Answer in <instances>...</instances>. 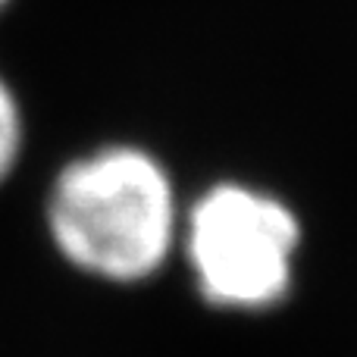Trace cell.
<instances>
[{"mask_svg": "<svg viewBox=\"0 0 357 357\" xmlns=\"http://www.w3.org/2000/svg\"><path fill=\"white\" fill-rule=\"evenodd\" d=\"M44 220L73 270L116 285L148 282L176 245L173 178L148 151L110 144L60 169Z\"/></svg>", "mask_w": 357, "mask_h": 357, "instance_id": "cell-1", "label": "cell"}, {"mask_svg": "<svg viewBox=\"0 0 357 357\" xmlns=\"http://www.w3.org/2000/svg\"><path fill=\"white\" fill-rule=\"evenodd\" d=\"M301 226L282 201L235 182L213 185L185 222V254L201 298L226 310H264L291 285Z\"/></svg>", "mask_w": 357, "mask_h": 357, "instance_id": "cell-2", "label": "cell"}, {"mask_svg": "<svg viewBox=\"0 0 357 357\" xmlns=\"http://www.w3.org/2000/svg\"><path fill=\"white\" fill-rule=\"evenodd\" d=\"M22 151V110L13 88L0 79V182L13 173Z\"/></svg>", "mask_w": 357, "mask_h": 357, "instance_id": "cell-3", "label": "cell"}, {"mask_svg": "<svg viewBox=\"0 0 357 357\" xmlns=\"http://www.w3.org/2000/svg\"><path fill=\"white\" fill-rule=\"evenodd\" d=\"M6 3H10V0H0V10H3V6H6Z\"/></svg>", "mask_w": 357, "mask_h": 357, "instance_id": "cell-4", "label": "cell"}]
</instances>
